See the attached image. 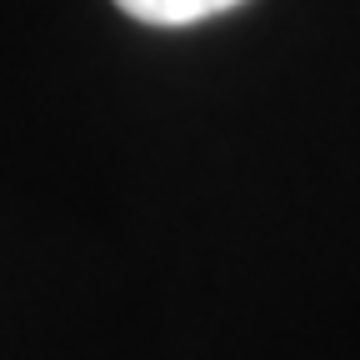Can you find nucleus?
I'll return each mask as SVG.
<instances>
[{"label": "nucleus", "instance_id": "nucleus-1", "mask_svg": "<svg viewBox=\"0 0 360 360\" xmlns=\"http://www.w3.org/2000/svg\"><path fill=\"white\" fill-rule=\"evenodd\" d=\"M115 6L146 25H195V20H210L220 11L240 6V0H115Z\"/></svg>", "mask_w": 360, "mask_h": 360}]
</instances>
